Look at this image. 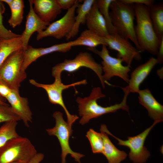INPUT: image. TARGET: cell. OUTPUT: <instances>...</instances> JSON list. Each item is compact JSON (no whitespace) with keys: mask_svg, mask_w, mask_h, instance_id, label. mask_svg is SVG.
Masks as SVG:
<instances>
[{"mask_svg":"<svg viewBox=\"0 0 163 163\" xmlns=\"http://www.w3.org/2000/svg\"><path fill=\"white\" fill-rule=\"evenodd\" d=\"M128 95L124 94L120 103L104 107L99 105L97 101L98 99L105 97L106 95L102 93L100 87L93 88L89 96L84 98L78 97L76 99L78 104L79 114L81 117L79 123L84 125L93 118H97L105 114L114 113L120 109L129 112V107L126 103Z\"/></svg>","mask_w":163,"mask_h":163,"instance_id":"cell-1","label":"cell"},{"mask_svg":"<svg viewBox=\"0 0 163 163\" xmlns=\"http://www.w3.org/2000/svg\"><path fill=\"white\" fill-rule=\"evenodd\" d=\"M136 25L135 32L141 52L156 55L160 41L154 29L149 8L143 4H134Z\"/></svg>","mask_w":163,"mask_h":163,"instance_id":"cell-2","label":"cell"},{"mask_svg":"<svg viewBox=\"0 0 163 163\" xmlns=\"http://www.w3.org/2000/svg\"><path fill=\"white\" fill-rule=\"evenodd\" d=\"M110 9L111 21L117 33L130 40L139 50L135 30V16L134 5L124 4L120 0H113Z\"/></svg>","mask_w":163,"mask_h":163,"instance_id":"cell-3","label":"cell"},{"mask_svg":"<svg viewBox=\"0 0 163 163\" xmlns=\"http://www.w3.org/2000/svg\"><path fill=\"white\" fill-rule=\"evenodd\" d=\"M37 153L29 139L19 136L9 140L0 147V163L16 161L28 163Z\"/></svg>","mask_w":163,"mask_h":163,"instance_id":"cell-4","label":"cell"},{"mask_svg":"<svg viewBox=\"0 0 163 163\" xmlns=\"http://www.w3.org/2000/svg\"><path fill=\"white\" fill-rule=\"evenodd\" d=\"M82 67L93 70L98 77L103 88H105V84L106 83L103 77L101 65L96 62L91 54L86 52H80L74 59H66L56 65L52 68V75L55 79L61 80V74L63 71L72 73Z\"/></svg>","mask_w":163,"mask_h":163,"instance_id":"cell-5","label":"cell"},{"mask_svg":"<svg viewBox=\"0 0 163 163\" xmlns=\"http://www.w3.org/2000/svg\"><path fill=\"white\" fill-rule=\"evenodd\" d=\"M24 50L21 49L11 54L0 66V79L5 81L12 90L19 91L21 84L27 77L21 69Z\"/></svg>","mask_w":163,"mask_h":163,"instance_id":"cell-6","label":"cell"},{"mask_svg":"<svg viewBox=\"0 0 163 163\" xmlns=\"http://www.w3.org/2000/svg\"><path fill=\"white\" fill-rule=\"evenodd\" d=\"M158 123L154 122L152 124L141 133L134 136H129L127 139L123 140L116 137L108 130L106 126L102 124L100 131L104 132L112 136L118 141V144L127 147L130 149L129 156L130 160L134 163H144L150 156V153L144 146L146 138L151 130Z\"/></svg>","mask_w":163,"mask_h":163,"instance_id":"cell-7","label":"cell"},{"mask_svg":"<svg viewBox=\"0 0 163 163\" xmlns=\"http://www.w3.org/2000/svg\"><path fill=\"white\" fill-rule=\"evenodd\" d=\"M53 116L55 120V125L52 128L46 129V131L49 135L56 136L59 141L61 149V163H66V157L69 154L76 161L81 163L80 159L85 155L74 152L69 145V138L73 132L72 126L64 120L63 114L61 112L56 111Z\"/></svg>","mask_w":163,"mask_h":163,"instance_id":"cell-8","label":"cell"},{"mask_svg":"<svg viewBox=\"0 0 163 163\" xmlns=\"http://www.w3.org/2000/svg\"><path fill=\"white\" fill-rule=\"evenodd\" d=\"M88 49L99 56L102 59L101 62L102 69L104 72L103 77L106 84L111 85L107 81L114 76H117L121 78L128 83L129 80L128 75L131 71L130 67L124 66L122 64V60L118 58L111 56L107 47V46L102 45L101 50L96 48H88Z\"/></svg>","mask_w":163,"mask_h":163,"instance_id":"cell-9","label":"cell"},{"mask_svg":"<svg viewBox=\"0 0 163 163\" xmlns=\"http://www.w3.org/2000/svg\"><path fill=\"white\" fill-rule=\"evenodd\" d=\"M32 85L44 89L46 92L50 102L52 104H58L64 109L66 115L68 124L72 126V124L78 118L76 115L71 114L67 109L63 101L62 93L63 90L72 87L87 84L85 79L69 84L64 85L61 81L55 80L53 83L50 84L39 83L33 79L29 80Z\"/></svg>","mask_w":163,"mask_h":163,"instance_id":"cell-10","label":"cell"},{"mask_svg":"<svg viewBox=\"0 0 163 163\" xmlns=\"http://www.w3.org/2000/svg\"><path fill=\"white\" fill-rule=\"evenodd\" d=\"M104 39L109 48L117 51V57L124 62L126 66L130 67L133 59L141 60V51L133 46L129 40L117 33L109 34Z\"/></svg>","mask_w":163,"mask_h":163,"instance_id":"cell-11","label":"cell"},{"mask_svg":"<svg viewBox=\"0 0 163 163\" xmlns=\"http://www.w3.org/2000/svg\"><path fill=\"white\" fill-rule=\"evenodd\" d=\"M80 2V0H77L71 8L67 10L62 17L50 24L45 30L38 33L37 40H39L47 37H52L58 39L66 37L73 27L75 11Z\"/></svg>","mask_w":163,"mask_h":163,"instance_id":"cell-12","label":"cell"},{"mask_svg":"<svg viewBox=\"0 0 163 163\" xmlns=\"http://www.w3.org/2000/svg\"><path fill=\"white\" fill-rule=\"evenodd\" d=\"M72 45V41H71L45 48H36L28 45L24 50V57L21 69L25 71L30 64L43 56L54 52H66L71 49L73 47Z\"/></svg>","mask_w":163,"mask_h":163,"instance_id":"cell-13","label":"cell"},{"mask_svg":"<svg viewBox=\"0 0 163 163\" xmlns=\"http://www.w3.org/2000/svg\"><path fill=\"white\" fill-rule=\"evenodd\" d=\"M157 64L156 59L151 57L145 62L137 66L132 72L128 85L122 88L124 94L128 95L130 93H138L141 84Z\"/></svg>","mask_w":163,"mask_h":163,"instance_id":"cell-14","label":"cell"},{"mask_svg":"<svg viewBox=\"0 0 163 163\" xmlns=\"http://www.w3.org/2000/svg\"><path fill=\"white\" fill-rule=\"evenodd\" d=\"M5 99L8 101L10 106L19 117L24 125L29 127V123L32 121L33 113L29 107L28 98L21 96L19 91L12 90Z\"/></svg>","mask_w":163,"mask_h":163,"instance_id":"cell-15","label":"cell"},{"mask_svg":"<svg viewBox=\"0 0 163 163\" xmlns=\"http://www.w3.org/2000/svg\"><path fill=\"white\" fill-rule=\"evenodd\" d=\"M30 9L27 17L25 29L21 35L23 48L25 50L32 34L35 32L39 33L45 30L50 24L43 21L34 12L31 0H29Z\"/></svg>","mask_w":163,"mask_h":163,"instance_id":"cell-16","label":"cell"},{"mask_svg":"<svg viewBox=\"0 0 163 163\" xmlns=\"http://www.w3.org/2000/svg\"><path fill=\"white\" fill-rule=\"evenodd\" d=\"M139 103L147 110L148 114L154 122L163 120V106L154 97L148 88L140 90L138 93Z\"/></svg>","mask_w":163,"mask_h":163,"instance_id":"cell-17","label":"cell"},{"mask_svg":"<svg viewBox=\"0 0 163 163\" xmlns=\"http://www.w3.org/2000/svg\"><path fill=\"white\" fill-rule=\"evenodd\" d=\"M36 14L43 22L50 24L60 14L56 0H31Z\"/></svg>","mask_w":163,"mask_h":163,"instance_id":"cell-18","label":"cell"},{"mask_svg":"<svg viewBox=\"0 0 163 163\" xmlns=\"http://www.w3.org/2000/svg\"><path fill=\"white\" fill-rule=\"evenodd\" d=\"M88 29L100 36L105 37L108 34L106 22L100 12L95 0L86 18Z\"/></svg>","mask_w":163,"mask_h":163,"instance_id":"cell-19","label":"cell"},{"mask_svg":"<svg viewBox=\"0 0 163 163\" xmlns=\"http://www.w3.org/2000/svg\"><path fill=\"white\" fill-rule=\"evenodd\" d=\"M104 142V149L102 154L107 159L108 163H120L127 157L124 151L117 149L109 138L107 134L101 131Z\"/></svg>","mask_w":163,"mask_h":163,"instance_id":"cell-20","label":"cell"},{"mask_svg":"<svg viewBox=\"0 0 163 163\" xmlns=\"http://www.w3.org/2000/svg\"><path fill=\"white\" fill-rule=\"evenodd\" d=\"M95 0H85L77 8V14L75 16L74 23L72 30L66 37L67 40L73 38L78 34L81 24L85 23L86 16Z\"/></svg>","mask_w":163,"mask_h":163,"instance_id":"cell-21","label":"cell"},{"mask_svg":"<svg viewBox=\"0 0 163 163\" xmlns=\"http://www.w3.org/2000/svg\"><path fill=\"white\" fill-rule=\"evenodd\" d=\"M72 42L73 46H84L88 48H94L101 45L107 46L104 37L88 29L83 31L79 36Z\"/></svg>","mask_w":163,"mask_h":163,"instance_id":"cell-22","label":"cell"},{"mask_svg":"<svg viewBox=\"0 0 163 163\" xmlns=\"http://www.w3.org/2000/svg\"><path fill=\"white\" fill-rule=\"evenodd\" d=\"M21 37L8 39H0V66L14 52L23 49Z\"/></svg>","mask_w":163,"mask_h":163,"instance_id":"cell-23","label":"cell"},{"mask_svg":"<svg viewBox=\"0 0 163 163\" xmlns=\"http://www.w3.org/2000/svg\"><path fill=\"white\" fill-rule=\"evenodd\" d=\"M150 17L156 34L160 40L163 38V4H154L149 7Z\"/></svg>","mask_w":163,"mask_h":163,"instance_id":"cell-24","label":"cell"},{"mask_svg":"<svg viewBox=\"0 0 163 163\" xmlns=\"http://www.w3.org/2000/svg\"><path fill=\"white\" fill-rule=\"evenodd\" d=\"M9 6L11 10V16L8 22L10 26L14 28L20 25L23 19L24 7V1L13 0Z\"/></svg>","mask_w":163,"mask_h":163,"instance_id":"cell-25","label":"cell"},{"mask_svg":"<svg viewBox=\"0 0 163 163\" xmlns=\"http://www.w3.org/2000/svg\"><path fill=\"white\" fill-rule=\"evenodd\" d=\"M18 121L4 123L0 127V147L10 139L19 136L16 131Z\"/></svg>","mask_w":163,"mask_h":163,"instance_id":"cell-26","label":"cell"},{"mask_svg":"<svg viewBox=\"0 0 163 163\" xmlns=\"http://www.w3.org/2000/svg\"><path fill=\"white\" fill-rule=\"evenodd\" d=\"M113 0H97L98 8L104 19L109 34L117 33L111 19L109 9L110 5Z\"/></svg>","mask_w":163,"mask_h":163,"instance_id":"cell-27","label":"cell"},{"mask_svg":"<svg viewBox=\"0 0 163 163\" xmlns=\"http://www.w3.org/2000/svg\"><path fill=\"white\" fill-rule=\"evenodd\" d=\"M86 136L90 142L92 152L94 153L102 154L104 142L101 133L90 129L87 132Z\"/></svg>","mask_w":163,"mask_h":163,"instance_id":"cell-28","label":"cell"},{"mask_svg":"<svg viewBox=\"0 0 163 163\" xmlns=\"http://www.w3.org/2000/svg\"><path fill=\"white\" fill-rule=\"evenodd\" d=\"M20 120L19 117L8 104H0V123Z\"/></svg>","mask_w":163,"mask_h":163,"instance_id":"cell-29","label":"cell"},{"mask_svg":"<svg viewBox=\"0 0 163 163\" xmlns=\"http://www.w3.org/2000/svg\"><path fill=\"white\" fill-rule=\"evenodd\" d=\"M5 9L4 4L0 0V39H8L21 37V35L13 32L10 30L7 29L4 25L3 14Z\"/></svg>","mask_w":163,"mask_h":163,"instance_id":"cell-30","label":"cell"},{"mask_svg":"<svg viewBox=\"0 0 163 163\" xmlns=\"http://www.w3.org/2000/svg\"><path fill=\"white\" fill-rule=\"evenodd\" d=\"M123 3L127 5L143 4L149 7L155 4L154 0H120Z\"/></svg>","mask_w":163,"mask_h":163,"instance_id":"cell-31","label":"cell"},{"mask_svg":"<svg viewBox=\"0 0 163 163\" xmlns=\"http://www.w3.org/2000/svg\"><path fill=\"white\" fill-rule=\"evenodd\" d=\"M12 89L3 80L0 79V96L5 99Z\"/></svg>","mask_w":163,"mask_h":163,"instance_id":"cell-32","label":"cell"},{"mask_svg":"<svg viewBox=\"0 0 163 163\" xmlns=\"http://www.w3.org/2000/svg\"><path fill=\"white\" fill-rule=\"evenodd\" d=\"M56 1L61 9L68 10L75 4L77 0H56Z\"/></svg>","mask_w":163,"mask_h":163,"instance_id":"cell-33","label":"cell"},{"mask_svg":"<svg viewBox=\"0 0 163 163\" xmlns=\"http://www.w3.org/2000/svg\"><path fill=\"white\" fill-rule=\"evenodd\" d=\"M156 55L158 63L161 64L163 62V38L160 41Z\"/></svg>","mask_w":163,"mask_h":163,"instance_id":"cell-34","label":"cell"},{"mask_svg":"<svg viewBox=\"0 0 163 163\" xmlns=\"http://www.w3.org/2000/svg\"><path fill=\"white\" fill-rule=\"evenodd\" d=\"M44 158L43 154L41 153H37L28 163H40Z\"/></svg>","mask_w":163,"mask_h":163,"instance_id":"cell-35","label":"cell"},{"mask_svg":"<svg viewBox=\"0 0 163 163\" xmlns=\"http://www.w3.org/2000/svg\"><path fill=\"white\" fill-rule=\"evenodd\" d=\"M6 99L0 96V104H7V103L5 102Z\"/></svg>","mask_w":163,"mask_h":163,"instance_id":"cell-36","label":"cell"},{"mask_svg":"<svg viewBox=\"0 0 163 163\" xmlns=\"http://www.w3.org/2000/svg\"><path fill=\"white\" fill-rule=\"evenodd\" d=\"M3 2H4L7 4L9 6L12 2L13 0H0Z\"/></svg>","mask_w":163,"mask_h":163,"instance_id":"cell-37","label":"cell"},{"mask_svg":"<svg viewBox=\"0 0 163 163\" xmlns=\"http://www.w3.org/2000/svg\"><path fill=\"white\" fill-rule=\"evenodd\" d=\"M10 163H26L20 161H16L11 162Z\"/></svg>","mask_w":163,"mask_h":163,"instance_id":"cell-38","label":"cell"}]
</instances>
